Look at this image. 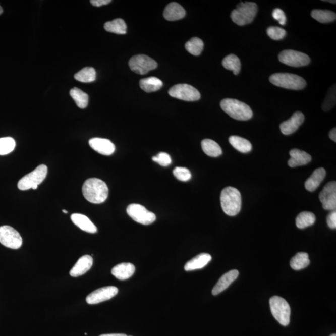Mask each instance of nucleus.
<instances>
[{
    "label": "nucleus",
    "mask_w": 336,
    "mask_h": 336,
    "mask_svg": "<svg viewBox=\"0 0 336 336\" xmlns=\"http://www.w3.org/2000/svg\"><path fill=\"white\" fill-rule=\"evenodd\" d=\"M82 193L87 201L92 204H102L107 199L108 188L106 183L98 178H90L82 186Z\"/></svg>",
    "instance_id": "obj_1"
},
{
    "label": "nucleus",
    "mask_w": 336,
    "mask_h": 336,
    "mask_svg": "<svg viewBox=\"0 0 336 336\" xmlns=\"http://www.w3.org/2000/svg\"><path fill=\"white\" fill-rule=\"evenodd\" d=\"M220 203L223 211L227 215L235 216L238 214L242 206L241 193L233 187H227L221 193Z\"/></svg>",
    "instance_id": "obj_2"
},
{
    "label": "nucleus",
    "mask_w": 336,
    "mask_h": 336,
    "mask_svg": "<svg viewBox=\"0 0 336 336\" xmlns=\"http://www.w3.org/2000/svg\"><path fill=\"white\" fill-rule=\"evenodd\" d=\"M220 106L227 114L237 121H246L252 118L251 108L238 100L226 98L221 101Z\"/></svg>",
    "instance_id": "obj_3"
},
{
    "label": "nucleus",
    "mask_w": 336,
    "mask_h": 336,
    "mask_svg": "<svg viewBox=\"0 0 336 336\" xmlns=\"http://www.w3.org/2000/svg\"><path fill=\"white\" fill-rule=\"evenodd\" d=\"M258 6L255 3H241L237 5L236 9L231 13L233 22L239 26H244L251 23L257 15Z\"/></svg>",
    "instance_id": "obj_4"
},
{
    "label": "nucleus",
    "mask_w": 336,
    "mask_h": 336,
    "mask_svg": "<svg viewBox=\"0 0 336 336\" xmlns=\"http://www.w3.org/2000/svg\"><path fill=\"white\" fill-rule=\"evenodd\" d=\"M271 84L277 87L291 90L305 89L306 82L298 75L290 73H276L271 75L269 78Z\"/></svg>",
    "instance_id": "obj_5"
},
{
    "label": "nucleus",
    "mask_w": 336,
    "mask_h": 336,
    "mask_svg": "<svg viewBox=\"0 0 336 336\" xmlns=\"http://www.w3.org/2000/svg\"><path fill=\"white\" fill-rule=\"evenodd\" d=\"M270 306L272 314L282 326H287L290 324L291 309L289 304L284 298L274 296L270 300Z\"/></svg>",
    "instance_id": "obj_6"
},
{
    "label": "nucleus",
    "mask_w": 336,
    "mask_h": 336,
    "mask_svg": "<svg viewBox=\"0 0 336 336\" xmlns=\"http://www.w3.org/2000/svg\"><path fill=\"white\" fill-rule=\"evenodd\" d=\"M47 174V167L46 165H40L33 172L29 173L19 181L18 188L21 191H26L30 189L36 190L38 185L43 182Z\"/></svg>",
    "instance_id": "obj_7"
},
{
    "label": "nucleus",
    "mask_w": 336,
    "mask_h": 336,
    "mask_svg": "<svg viewBox=\"0 0 336 336\" xmlns=\"http://www.w3.org/2000/svg\"><path fill=\"white\" fill-rule=\"evenodd\" d=\"M278 60L284 65L300 68L306 66L310 63V58L305 53L297 51L294 50H285L279 53Z\"/></svg>",
    "instance_id": "obj_8"
},
{
    "label": "nucleus",
    "mask_w": 336,
    "mask_h": 336,
    "mask_svg": "<svg viewBox=\"0 0 336 336\" xmlns=\"http://www.w3.org/2000/svg\"><path fill=\"white\" fill-rule=\"evenodd\" d=\"M168 93L173 98L187 102H195L201 98V94L196 88L186 84L175 85L171 88Z\"/></svg>",
    "instance_id": "obj_9"
},
{
    "label": "nucleus",
    "mask_w": 336,
    "mask_h": 336,
    "mask_svg": "<svg viewBox=\"0 0 336 336\" xmlns=\"http://www.w3.org/2000/svg\"><path fill=\"white\" fill-rule=\"evenodd\" d=\"M128 215L133 220L143 225H149L156 220V215L149 211L143 205L138 204H130L127 209Z\"/></svg>",
    "instance_id": "obj_10"
},
{
    "label": "nucleus",
    "mask_w": 336,
    "mask_h": 336,
    "mask_svg": "<svg viewBox=\"0 0 336 336\" xmlns=\"http://www.w3.org/2000/svg\"><path fill=\"white\" fill-rule=\"evenodd\" d=\"M0 243L5 247L12 249H18L23 244L22 237L12 227H0Z\"/></svg>",
    "instance_id": "obj_11"
},
{
    "label": "nucleus",
    "mask_w": 336,
    "mask_h": 336,
    "mask_svg": "<svg viewBox=\"0 0 336 336\" xmlns=\"http://www.w3.org/2000/svg\"><path fill=\"white\" fill-rule=\"evenodd\" d=\"M129 66L131 70L134 73L144 75L155 69L158 64L149 56L141 54L135 55L131 58Z\"/></svg>",
    "instance_id": "obj_12"
},
{
    "label": "nucleus",
    "mask_w": 336,
    "mask_h": 336,
    "mask_svg": "<svg viewBox=\"0 0 336 336\" xmlns=\"http://www.w3.org/2000/svg\"><path fill=\"white\" fill-rule=\"evenodd\" d=\"M319 198L323 209L327 210H335L336 209V183L330 181L328 183L319 194Z\"/></svg>",
    "instance_id": "obj_13"
},
{
    "label": "nucleus",
    "mask_w": 336,
    "mask_h": 336,
    "mask_svg": "<svg viewBox=\"0 0 336 336\" xmlns=\"http://www.w3.org/2000/svg\"><path fill=\"white\" fill-rule=\"evenodd\" d=\"M118 292L119 290L116 287L100 288L90 293L86 298V301L89 305H96V304L110 300L111 298L117 295Z\"/></svg>",
    "instance_id": "obj_14"
},
{
    "label": "nucleus",
    "mask_w": 336,
    "mask_h": 336,
    "mask_svg": "<svg viewBox=\"0 0 336 336\" xmlns=\"http://www.w3.org/2000/svg\"><path fill=\"white\" fill-rule=\"evenodd\" d=\"M305 121V116L301 111H296L288 121L282 123L279 128L283 134L289 135L295 133Z\"/></svg>",
    "instance_id": "obj_15"
},
{
    "label": "nucleus",
    "mask_w": 336,
    "mask_h": 336,
    "mask_svg": "<svg viewBox=\"0 0 336 336\" xmlns=\"http://www.w3.org/2000/svg\"><path fill=\"white\" fill-rule=\"evenodd\" d=\"M89 145L93 150L105 156L111 155L116 150L114 144L105 138H92L89 140Z\"/></svg>",
    "instance_id": "obj_16"
},
{
    "label": "nucleus",
    "mask_w": 336,
    "mask_h": 336,
    "mask_svg": "<svg viewBox=\"0 0 336 336\" xmlns=\"http://www.w3.org/2000/svg\"><path fill=\"white\" fill-rule=\"evenodd\" d=\"M239 272L237 270L229 271L223 274L218 280L217 284L213 288L212 293L213 295H217L223 291L228 289L230 285L237 278Z\"/></svg>",
    "instance_id": "obj_17"
},
{
    "label": "nucleus",
    "mask_w": 336,
    "mask_h": 336,
    "mask_svg": "<svg viewBox=\"0 0 336 336\" xmlns=\"http://www.w3.org/2000/svg\"><path fill=\"white\" fill-rule=\"evenodd\" d=\"M92 265L93 258L91 256L87 255L82 256L75 264L69 273L73 277H79L83 275L91 268Z\"/></svg>",
    "instance_id": "obj_18"
},
{
    "label": "nucleus",
    "mask_w": 336,
    "mask_h": 336,
    "mask_svg": "<svg viewBox=\"0 0 336 336\" xmlns=\"http://www.w3.org/2000/svg\"><path fill=\"white\" fill-rule=\"evenodd\" d=\"M290 159L288 164L291 167L303 166L308 164L312 159L310 154L298 149H293L290 151Z\"/></svg>",
    "instance_id": "obj_19"
},
{
    "label": "nucleus",
    "mask_w": 336,
    "mask_h": 336,
    "mask_svg": "<svg viewBox=\"0 0 336 336\" xmlns=\"http://www.w3.org/2000/svg\"><path fill=\"white\" fill-rule=\"evenodd\" d=\"M71 220L81 230L90 234H95L97 232V228L89 218L83 214H73L71 215Z\"/></svg>",
    "instance_id": "obj_20"
},
{
    "label": "nucleus",
    "mask_w": 336,
    "mask_h": 336,
    "mask_svg": "<svg viewBox=\"0 0 336 336\" xmlns=\"http://www.w3.org/2000/svg\"><path fill=\"white\" fill-rule=\"evenodd\" d=\"M135 271V267L132 263H122L112 268L111 274L118 279L125 280L132 277Z\"/></svg>",
    "instance_id": "obj_21"
},
{
    "label": "nucleus",
    "mask_w": 336,
    "mask_h": 336,
    "mask_svg": "<svg viewBox=\"0 0 336 336\" xmlns=\"http://www.w3.org/2000/svg\"><path fill=\"white\" fill-rule=\"evenodd\" d=\"M211 260V255L209 253H201L186 263L185 270L186 271H190L203 268Z\"/></svg>",
    "instance_id": "obj_22"
},
{
    "label": "nucleus",
    "mask_w": 336,
    "mask_h": 336,
    "mask_svg": "<svg viewBox=\"0 0 336 336\" xmlns=\"http://www.w3.org/2000/svg\"><path fill=\"white\" fill-rule=\"evenodd\" d=\"M185 10L176 2L167 5L163 13L164 18L168 21L180 20L185 17Z\"/></svg>",
    "instance_id": "obj_23"
},
{
    "label": "nucleus",
    "mask_w": 336,
    "mask_h": 336,
    "mask_svg": "<svg viewBox=\"0 0 336 336\" xmlns=\"http://www.w3.org/2000/svg\"><path fill=\"white\" fill-rule=\"evenodd\" d=\"M326 170L323 167L317 168L314 171L313 174L306 181L305 186L306 190L313 192L318 188L326 177Z\"/></svg>",
    "instance_id": "obj_24"
},
{
    "label": "nucleus",
    "mask_w": 336,
    "mask_h": 336,
    "mask_svg": "<svg viewBox=\"0 0 336 336\" xmlns=\"http://www.w3.org/2000/svg\"><path fill=\"white\" fill-rule=\"evenodd\" d=\"M141 89L148 93L158 91L163 85L162 82L156 77H150L141 79L140 81Z\"/></svg>",
    "instance_id": "obj_25"
},
{
    "label": "nucleus",
    "mask_w": 336,
    "mask_h": 336,
    "mask_svg": "<svg viewBox=\"0 0 336 336\" xmlns=\"http://www.w3.org/2000/svg\"><path fill=\"white\" fill-rule=\"evenodd\" d=\"M229 143L237 151L242 153H249L252 149L251 143L249 140L238 136H231L229 137Z\"/></svg>",
    "instance_id": "obj_26"
},
{
    "label": "nucleus",
    "mask_w": 336,
    "mask_h": 336,
    "mask_svg": "<svg viewBox=\"0 0 336 336\" xmlns=\"http://www.w3.org/2000/svg\"><path fill=\"white\" fill-rule=\"evenodd\" d=\"M201 146L202 150L207 156L216 158L222 154V150L220 146L214 140L205 139L202 141Z\"/></svg>",
    "instance_id": "obj_27"
},
{
    "label": "nucleus",
    "mask_w": 336,
    "mask_h": 336,
    "mask_svg": "<svg viewBox=\"0 0 336 336\" xmlns=\"http://www.w3.org/2000/svg\"><path fill=\"white\" fill-rule=\"evenodd\" d=\"M105 30L110 33L117 34H125L127 33V25L125 21L121 18H117L113 21H108L104 25Z\"/></svg>",
    "instance_id": "obj_28"
},
{
    "label": "nucleus",
    "mask_w": 336,
    "mask_h": 336,
    "mask_svg": "<svg viewBox=\"0 0 336 336\" xmlns=\"http://www.w3.org/2000/svg\"><path fill=\"white\" fill-rule=\"evenodd\" d=\"M310 263L309 255L307 253L300 252L292 258L290 261V266L293 270H300L307 267Z\"/></svg>",
    "instance_id": "obj_29"
},
{
    "label": "nucleus",
    "mask_w": 336,
    "mask_h": 336,
    "mask_svg": "<svg viewBox=\"0 0 336 336\" xmlns=\"http://www.w3.org/2000/svg\"><path fill=\"white\" fill-rule=\"evenodd\" d=\"M311 17L321 23H328L335 20L334 12L329 10H314L312 11Z\"/></svg>",
    "instance_id": "obj_30"
},
{
    "label": "nucleus",
    "mask_w": 336,
    "mask_h": 336,
    "mask_svg": "<svg viewBox=\"0 0 336 336\" xmlns=\"http://www.w3.org/2000/svg\"><path fill=\"white\" fill-rule=\"evenodd\" d=\"M224 68L233 71L234 75H238L241 71V63L239 58L234 54H230L224 58L222 61Z\"/></svg>",
    "instance_id": "obj_31"
},
{
    "label": "nucleus",
    "mask_w": 336,
    "mask_h": 336,
    "mask_svg": "<svg viewBox=\"0 0 336 336\" xmlns=\"http://www.w3.org/2000/svg\"><path fill=\"white\" fill-rule=\"evenodd\" d=\"M315 215L311 212H302L296 218V225L298 229H305L315 222Z\"/></svg>",
    "instance_id": "obj_32"
},
{
    "label": "nucleus",
    "mask_w": 336,
    "mask_h": 336,
    "mask_svg": "<svg viewBox=\"0 0 336 336\" xmlns=\"http://www.w3.org/2000/svg\"><path fill=\"white\" fill-rule=\"evenodd\" d=\"M71 97L80 108H86L89 103V95L78 88L74 87L70 91Z\"/></svg>",
    "instance_id": "obj_33"
},
{
    "label": "nucleus",
    "mask_w": 336,
    "mask_h": 336,
    "mask_svg": "<svg viewBox=\"0 0 336 336\" xmlns=\"http://www.w3.org/2000/svg\"><path fill=\"white\" fill-rule=\"evenodd\" d=\"M74 78L84 83H89L95 81L96 71L93 68L87 67L75 74Z\"/></svg>",
    "instance_id": "obj_34"
},
{
    "label": "nucleus",
    "mask_w": 336,
    "mask_h": 336,
    "mask_svg": "<svg viewBox=\"0 0 336 336\" xmlns=\"http://www.w3.org/2000/svg\"><path fill=\"white\" fill-rule=\"evenodd\" d=\"M187 51L194 55H199L204 49V42L199 37H194L185 44Z\"/></svg>",
    "instance_id": "obj_35"
},
{
    "label": "nucleus",
    "mask_w": 336,
    "mask_h": 336,
    "mask_svg": "<svg viewBox=\"0 0 336 336\" xmlns=\"http://www.w3.org/2000/svg\"><path fill=\"white\" fill-rule=\"evenodd\" d=\"M16 143L13 138L5 137L0 138V155H6L14 150Z\"/></svg>",
    "instance_id": "obj_36"
},
{
    "label": "nucleus",
    "mask_w": 336,
    "mask_h": 336,
    "mask_svg": "<svg viewBox=\"0 0 336 336\" xmlns=\"http://www.w3.org/2000/svg\"><path fill=\"white\" fill-rule=\"evenodd\" d=\"M335 104V87H332L327 93L326 99L322 104V110L328 111L330 110Z\"/></svg>",
    "instance_id": "obj_37"
},
{
    "label": "nucleus",
    "mask_w": 336,
    "mask_h": 336,
    "mask_svg": "<svg viewBox=\"0 0 336 336\" xmlns=\"http://www.w3.org/2000/svg\"><path fill=\"white\" fill-rule=\"evenodd\" d=\"M173 175L178 180L186 182L191 178L190 171L183 167H177L173 170Z\"/></svg>",
    "instance_id": "obj_38"
},
{
    "label": "nucleus",
    "mask_w": 336,
    "mask_h": 336,
    "mask_svg": "<svg viewBox=\"0 0 336 336\" xmlns=\"http://www.w3.org/2000/svg\"><path fill=\"white\" fill-rule=\"evenodd\" d=\"M266 31H267L268 36L273 40L284 39L287 33L284 29L276 27V26H270Z\"/></svg>",
    "instance_id": "obj_39"
},
{
    "label": "nucleus",
    "mask_w": 336,
    "mask_h": 336,
    "mask_svg": "<svg viewBox=\"0 0 336 336\" xmlns=\"http://www.w3.org/2000/svg\"><path fill=\"white\" fill-rule=\"evenodd\" d=\"M152 159L163 167L168 166L172 163V158L170 156L164 152H161L156 156L153 157Z\"/></svg>",
    "instance_id": "obj_40"
},
{
    "label": "nucleus",
    "mask_w": 336,
    "mask_h": 336,
    "mask_svg": "<svg viewBox=\"0 0 336 336\" xmlns=\"http://www.w3.org/2000/svg\"><path fill=\"white\" fill-rule=\"evenodd\" d=\"M273 17L278 21L280 25L282 26L285 25L287 21L286 16H285L284 11L279 9H276L273 10Z\"/></svg>",
    "instance_id": "obj_41"
},
{
    "label": "nucleus",
    "mask_w": 336,
    "mask_h": 336,
    "mask_svg": "<svg viewBox=\"0 0 336 336\" xmlns=\"http://www.w3.org/2000/svg\"><path fill=\"white\" fill-rule=\"evenodd\" d=\"M327 223L329 228L332 229L336 228V212L332 210L328 214L327 217Z\"/></svg>",
    "instance_id": "obj_42"
},
{
    "label": "nucleus",
    "mask_w": 336,
    "mask_h": 336,
    "mask_svg": "<svg viewBox=\"0 0 336 336\" xmlns=\"http://www.w3.org/2000/svg\"><path fill=\"white\" fill-rule=\"evenodd\" d=\"M111 0H91L90 3L93 6L100 7L110 4Z\"/></svg>",
    "instance_id": "obj_43"
},
{
    "label": "nucleus",
    "mask_w": 336,
    "mask_h": 336,
    "mask_svg": "<svg viewBox=\"0 0 336 336\" xmlns=\"http://www.w3.org/2000/svg\"><path fill=\"white\" fill-rule=\"evenodd\" d=\"M329 138L330 139H331L332 141H334V142H336V129L335 128H334V129H332L329 132Z\"/></svg>",
    "instance_id": "obj_44"
},
{
    "label": "nucleus",
    "mask_w": 336,
    "mask_h": 336,
    "mask_svg": "<svg viewBox=\"0 0 336 336\" xmlns=\"http://www.w3.org/2000/svg\"><path fill=\"white\" fill-rule=\"evenodd\" d=\"M100 336H130V335H127L124 334H102Z\"/></svg>",
    "instance_id": "obj_45"
},
{
    "label": "nucleus",
    "mask_w": 336,
    "mask_h": 336,
    "mask_svg": "<svg viewBox=\"0 0 336 336\" xmlns=\"http://www.w3.org/2000/svg\"><path fill=\"white\" fill-rule=\"evenodd\" d=\"M3 13V9L1 6H0V15H1Z\"/></svg>",
    "instance_id": "obj_46"
},
{
    "label": "nucleus",
    "mask_w": 336,
    "mask_h": 336,
    "mask_svg": "<svg viewBox=\"0 0 336 336\" xmlns=\"http://www.w3.org/2000/svg\"><path fill=\"white\" fill-rule=\"evenodd\" d=\"M324 2H331L332 4H335V1H324Z\"/></svg>",
    "instance_id": "obj_47"
},
{
    "label": "nucleus",
    "mask_w": 336,
    "mask_h": 336,
    "mask_svg": "<svg viewBox=\"0 0 336 336\" xmlns=\"http://www.w3.org/2000/svg\"><path fill=\"white\" fill-rule=\"evenodd\" d=\"M63 212L65 213V214H68V212L66 210H63Z\"/></svg>",
    "instance_id": "obj_48"
},
{
    "label": "nucleus",
    "mask_w": 336,
    "mask_h": 336,
    "mask_svg": "<svg viewBox=\"0 0 336 336\" xmlns=\"http://www.w3.org/2000/svg\"><path fill=\"white\" fill-rule=\"evenodd\" d=\"M330 336H336V334H333L332 335H330Z\"/></svg>",
    "instance_id": "obj_49"
}]
</instances>
